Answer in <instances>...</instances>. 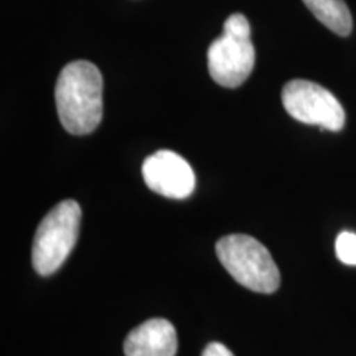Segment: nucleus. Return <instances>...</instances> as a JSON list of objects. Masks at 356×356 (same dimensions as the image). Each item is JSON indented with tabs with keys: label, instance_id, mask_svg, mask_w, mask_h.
<instances>
[{
	"label": "nucleus",
	"instance_id": "obj_1",
	"mask_svg": "<svg viewBox=\"0 0 356 356\" xmlns=\"http://www.w3.org/2000/svg\"><path fill=\"white\" fill-rule=\"evenodd\" d=\"M56 111L70 134L86 136L102 121V76L89 61H73L60 73L55 88Z\"/></svg>",
	"mask_w": 356,
	"mask_h": 356
},
{
	"label": "nucleus",
	"instance_id": "obj_2",
	"mask_svg": "<svg viewBox=\"0 0 356 356\" xmlns=\"http://www.w3.org/2000/svg\"><path fill=\"white\" fill-rule=\"evenodd\" d=\"M222 267L249 291L273 293L279 289L280 273L264 244L248 234H229L216 243Z\"/></svg>",
	"mask_w": 356,
	"mask_h": 356
},
{
	"label": "nucleus",
	"instance_id": "obj_3",
	"mask_svg": "<svg viewBox=\"0 0 356 356\" xmlns=\"http://www.w3.org/2000/svg\"><path fill=\"white\" fill-rule=\"evenodd\" d=\"M256 50L251 25L243 13H233L225 22L220 38L208 48V70L213 81L225 88H238L252 73Z\"/></svg>",
	"mask_w": 356,
	"mask_h": 356
},
{
	"label": "nucleus",
	"instance_id": "obj_4",
	"mask_svg": "<svg viewBox=\"0 0 356 356\" xmlns=\"http://www.w3.org/2000/svg\"><path fill=\"white\" fill-rule=\"evenodd\" d=\"M81 207L74 200L58 203L40 222L32 246V264L40 275L56 273L76 246Z\"/></svg>",
	"mask_w": 356,
	"mask_h": 356
},
{
	"label": "nucleus",
	"instance_id": "obj_5",
	"mask_svg": "<svg viewBox=\"0 0 356 356\" xmlns=\"http://www.w3.org/2000/svg\"><path fill=\"white\" fill-rule=\"evenodd\" d=\"M282 104L296 121L338 132L345 126V111L328 89L307 79H292L282 89Z\"/></svg>",
	"mask_w": 356,
	"mask_h": 356
},
{
	"label": "nucleus",
	"instance_id": "obj_6",
	"mask_svg": "<svg viewBox=\"0 0 356 356\" xmlns=\"http://www.w3.org/2000/svg\"><path fill=\"white\" fill-rule=\"evenodd\" d=\"M145 185L155 193L172 200L188 198L195 190V173L190 163L172 150H159L144 160Z\"/></svg>",
	"mask_w": 356,
	"mask_h": 356
},
{
	"label": "nucleus",
	"instance_id": "obj_7",
	"mask_svg": "<svg viewBox=\"0 0 356 356\" xmlns=\"http://www.w3.org/2000/svg\"><path fill=\"white\" fill-rule=\"evenodd\" d=\"M177 350V330L165 318L147 320L124 341L126 356H175Z\"/></svg>",
	"mask_w": 356,
	"mask_h": 356
},
{
	"label": "nucleus",
	"instance_id": "obj_8",
	"mask_svg": "<svg viewBox=\"0 0 356 356\" xmlns=\"http://www.w3.org/2000/svg\"><path fill=\"white\" fill-rule=\"evenodd\" d=\"M304 3L333 33L348 37L353 30V19L345 0H304Z\"/></svg>",
	"mask_w": 356,
	"mask_h": 356
},
{
	"label": "nucleus",
	"instance_id": "obj_9",
	"mask_svg": "<svg viewBox=\"0 0 356 356\" xmlns=\"http://www.w3.org/2000/svg\"><path fill=\"white\" fill-rule=\"evenodd\" d=\"M337 257L346 266H356V234L343 231L338 234L335 243Z\"/></svg>",
	"mask_w": 356,
	"mask_h": 356
},
{
	"label": "nucleus",
	"instance_id": "obj_10",
	"mask_svg": "<svg viewBox=\"0 0 356 356\" xmlns=\"http://www.w3.org/2000/svg\"><path fill=\"white\" fill-rule=\"evenodd\" d=\"M202 356H234V355L231 353V350L226 348V346L222 343L213 341V343H210L207 346V348L203 350Z\"/></svg>",
	"mask_w": 356,
	"mask_h": 356
}]
</instances>
